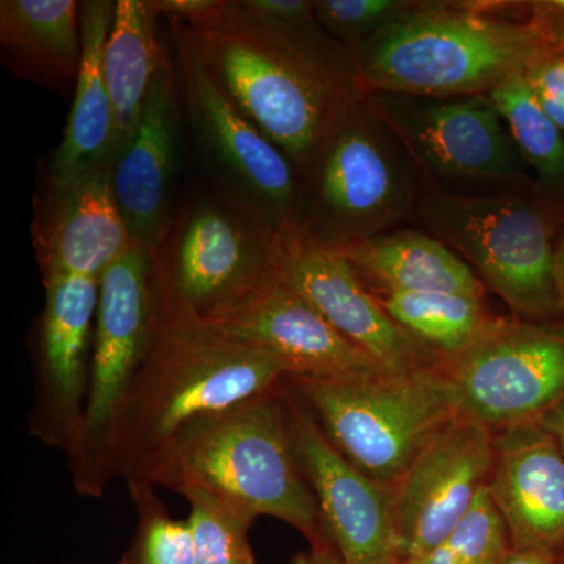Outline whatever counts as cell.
Returning <instances> with one entry per match:
<instances>
[{
	"mask_svg": "<svg viewBox=\"0 0 564 564\" xmlns=\"http://www.w3.org/2000/svg\"><path fill=\"white\" fill-rule=\"evenodd\" d=\"M540 425L555 437L564 454V400L540 419Z\"/></svg>",
	"mask_w": 564,
	"mask_h": 564,
	"instance_id": "36",
	"label": "cell"
},
{
	"mask_svg": "<svg viewBox=\"0 0 564 564\" xmlns=\"http://www.w3.org/2000/svg\"><path fill=\"white\" fill-rule=\"evenodd\" d=\"M510 549L507 527L486 486L443 543L404 564H502Z\"/></svg>",
	"mask_w": 564,
	"mask_h": 564,
	"instance_id": "29",
	"label": "cell"
},
{
	"mask_svg": "<svg viewBox=\"0 0 564 564\" xmlns=\"http://www.w3.org/2000/svg\"><path fill=\"white\" fill-rule=\"evenodd\" d=\"M111 0H87L80 6L82 65L73 107L61 147L50 169V185H68L99 166L113 163L115 113L104 74V52L113 24Z\"/></svg>",
	"mask_w": 564,
	"mask_h": 564,
	"instance_id": "21",
	"label": "cell"
},
{
	"mask_svg": "<svg viewBox=\"0 0 564 564\" xmlns=\"http://www.w3.org/2000/svg\"><path fill=\"white\" fill-rule=\"evenodd\" d=\"M486 96L529 166L536 195L564 206V132L541 107L525 73L516 74Z\"/></svg>",
	"mask_w": 564,
	"mask_h": 564,
	"instance_id": "25",
	"label": "cell"
},
{
	"mask_svg": "<svg viewBox=\"0 0 564 564\" xmlns=\"http://www.w3.org/2000/svg\"><path fill=\"white\" fill-rule=\"evenodd\" d=\"M133 481L180 494L204 489L256 519H280L310 547L334 549L296 454L284 383L193 426Z\"/></svg>",
	"mask_w": 564,
	"mask_h": 564,
	"instance_id": "4",
	"label": "cell"
},
{
	"mask_svg": "<svg viewBox=\"0 0 564 564\" xmlns=\"http://www.w3.org/2000/svg\"><path fill=\"white\" fill-rule=\"evenodd\" d=\"M282 280L386 372L410 375L441 367L440 355L393 321L339 251L293 243Z\"/></svg>",
	"mask_w": 564,
	"mask_h": 564,
	"instance_id": "17",
	"label": "cell"
},
{
	"mask_svg": "<svg viewBox=\"0 0 564 564\" xmlns=\"http://www.w3.org/2000/svg\"><path fill=\"white\" fill-rule=\"evenodd\" d=\"M496 459L494 430L458 415L434 434L395 485L403 564L443 543L473 510Z\"/></svg>",
	"mask_w": 564,
	"mask_h": 564,
	"instance_id": "15",
	"label": "cell"
},
{
	"mask_svg": "<svg viewBox=\"0 0 564 564\" xmlns=\"http://www.w3.org/2000/svg\"><path fill=\"white\" fill-rule=\"evenodd\" d=\"M284 391L296 454L337 554L348 564H403L395 485L375 480L348 462L285 380Z\"/></svg>",
	"mask_w": 564,
	"mask_h": 564,
	"instance_id": "14",
	"label": "cell"
},
{
	"mask_svg": "<svg viewBox=\"0 0 564 564\" xmlns=\"http://www.w3.org/2000/svg\"><path fill=\"white\" fill-rule=\"evenodd\" d=\"M288 377L270 352L159 307L154 339L118 421L117 477L141 480L193 426L274 391Z\"/></svg>",
	"mask_w": 564,
	"mask_h": 564,
	"instance_id": "2",
	"label": "cell"
},
{
	"mask_svg": "<svg viewBox=\"0 0 564 564\" xmlns=\"http://www.w3.org/2000/svg\"><path fill=\"white\" fill-rule=\"evenodd\" d=\"M527 20L552 46H564V0H521Z\"/></svg>",
	"mask_w": 564,
	"mask_h": 564,
	"instance_id": "33",
	"label": "cell"
},
{
	"mask_svg": "<svg viewBox=\"0 0 564 564\" xmlns=\"http://www.w3.org/2000/svg\"><path fill=\"white\" fill-rule=\"evenodd\" d=\"M525 77L545 113L564 132V46H545L529 63Z\"/></svg>",
	"mask_w": 564,
	"mask_h": 564,
	"instance_id": "31",
	"label": "cell"
},
{
	"mask_svg": "<svg viewBox=\"0 0 564 564\" xmlns=\"http://www.w3.org/2000/svg\"><path fill=\"white\" fill-rule=\"evenodd\" d=\"M545 46L521 0H414L350 54L362 93L463 98L525 73Z\"/></svg>",
	"mask_w": 564,
	"mask_h": 564,
	"instance_id": "3",
	"label": "cell"
},
{
	"mask_svg": "<svg viewBox=\"0 0 564 564\" xmlns=\"http://www.w3.org/2000/svg\"><path fill=\"white\" fill-rule=\"evenodd\" d=\"M560 564H564V549L562 552H560Z\"/></svg>",
	"mask_w": 564,
	"mask_h": 564,
	"instance_id": "38",
	"label": "cell"
},
{
	"mask_svg": "<svg viewBox=\"0 0 564 564\" xmlns=\"http://www.w3.org/2000/svg\"><path fill=\"white\" fill-rule=\"evenodd\" d=\"M414 0H314L323 31L345 50L355 51L399 20Z\"/></svg>",
	"mask_w": 564,
	"mask_h": 564,
	"instance_id": "30",
	"label": "cell"
},
{
	"mask_svg": "<svg viewBox=\"0 0 564 564\" xmlns=\"http://www.w3.org/2000/svg\"><path fill=\"white\" fill-rule=\"evenodd\" d=\"M181 496L191 507L185 521L196 564H256L248 540L254 516L204 489H185Z\"/></svg>",
	"mask_w": 564,
	"mask_h": 564,
	"instance_id": "27",
	"label": "cell"
},
{
	"mask_svg": "<svg viewBox=\"0 0 564 564\" xmlns=\"http://www.w3.org/2000/svg\"><path fill=\"white\" fill-rule=\"evenodd\" d=\"M329 443L375 480L397 485L425 444L462 415L441 367L355 380L285 378Z\"/></svg>",
	"mask_w": 564,
	"mask_h": 564,
	"instance_id": "8",
	"label": "cell"
},
{
	"mask_svg": "<svg viewBox=\"0 0 564 564\" xmlns=\"http://www.w3.org/2000/svg\"><path fill=\"white\" fill-rule=\"evenodd\" d=\"M182 110L176 69L163 51L139 126L111 163V188L133 243L154 251L177 209Z\"/></svg>",
	"mask_w": 564,
	"mask_h": 564,
	"instance_id": "16",
	"label": "cell"
},
{
	"mask_svg": "<svg viewBox=\"0 0 564 564\" xmlns=\"http://www.w3.org/2000/svg\"><path fill=\"white\" fill-rule=\"evenodd\" d=\"M558 555L544 549H510L502 564H560Z\"/></svg>",
	"mask_w": 564,
	"mask_h": 564,
	"instance_id": "34",
	"label": "cell"
},
{
	"mask_svg": "<svg viewBox=\"0 0 564 564\" xmlns=\"http://www.w3.org/2000/svg\"><path fill=\"white\" fill-rule=\"evenodd\" d=\"M564 206L536 192L452 196L425 192L411 226L463 259L522 321H562L555 242Z\"/></svg>",
	"mask_w": 564,
	"mask_h": 564,
	"instance_id": "7",
	"label": "cell"
},
{
	"mask_svg": "<svg viewBox=\"0 0 564 564\" xmlns=\"http://www.w3.org/2000/svg\"><path fill=\"white\" fill-rule=\"evenodd\" d=\"M214 325L273 355L284 364L289 377L355 380L391 375L345 339L284 280L243 310Z\"/></svg>",
	"mask_w": 564,
	"mask_h": 564,
	"instance_id": "18",
	"label": "cell"
},
{
	"mask_svg": "<svg viewBox=\"0 0 564 564\" xmlns=\"http://www.w3.org/2000/svg\"><path fill=\"white\" fill-rule=\"evenodd\" d=\"M496 459L488 491L511 549H564V454L540 422L494 432Z\"/></svg>",
	"mask_w": 564,
	"mask_h": 564,
	"instance_id": "19",
	"label": "cell"
},
{
	"mask_svg": "<svg viewBox=\"0 0 564 564\" xmlns=\"http://www.w3.org/2000/svg\"><path fill=\"white\" fill-rule=\"evenodd\" d=\"M364 98L413 159L425 192L496 196L534 192L533 177L488 96Z\"/></svg>",
	"mask_w": 564,
	"mask_h": 564,
	"instance_id": "11",
	"label": "cell"
},
{
	"mask_svg": "<svg viewBox=\"0 0 564 564\" xmlns=\"http://www.w3.org/2000/svg\"><path fill=\"white\" fill-rule=\"evenodd\" d=\"M293 243L217 193L198 196L152 251L159 307L220 322L280 284Z\"/></svg>",
	"mask_w": 564,
	"mask_h": 564,
	"instance_id": "6",
	"label": "cell"
},
{
	"mask_svg": "<svg viewBox=\"0 0 564 564\" xmlns=\"http://www.w3.org/2000/svg\"><path fill=\"white\" fill-rule=\"evenodd\" d=\"M254 17L284 25H307L317 22L314 0H240Z\"/></svg>",
	"mask_w": 564,
	"mask_h": 564,
	"instance_id": "32",
	"label": "cell"
},
{
	"mask_svg": "<svg viewBox=\"0 0 564 564\" xmlns=\"http://www.w3.org/2000/svg\"><path fill=\"white\" fill-rule=\"evenodd\" d=\"M80 6L76 0H2L3 65L47 90L74 93L84 54Z\"/></svg>",
	"mask_w": 564,
	"mask_h": 564,
	"instance_id": "22",
	"label": "cell"
},
{
	"mask_svg": "<svg viewBox=\"0 0 564 564\" xmlns=\"http://www.w3.org/2000/svg\"><path fill=\"white\" fill-rule=\"evenodd\" d=\"M393 321L451 359L473 347L497 321L485 299L458 293H391L377 296Z\"/></svg>",
	"mask_w": 564,
	"mask_h": 564,
	"instance_id": "26",
	"label": "cell"
},
{
	"mask_svg": "<svg viewBox=\"0 0 564 564\" xmlns=\"http://www.w3.org/2000/svg\"><path fill=\"white\" fill-rule=\"evenodd\" d=\"M166 20L300 176L345 107L362 93L350 51L318 22L278 24L254 17L240 0H212L192 20Z\"/></svg>",
	"mask_w": 564,
	"mask_h": 564,
	"instance_id": "1",
	"label": "cell"
},
{
	"mask_svg": "<svg viewBox=\"0 0 564 564\" xmlns=\"http://www.w3.org/2000/svg\"><path fill=\"white\" fill-rule=\"evenodd\" d=\"M441 369L459 410L488 429L540 422L564 400V322L497 317L462 355Z\"/></svg>",
	"mask_w": 564,
	"mask_h": 564,
	"instance_id": "12",
	"label": "cell"
},
{
	"mask_svg": "<svg viewBox=\"0 0 564 564\" xmlns=\"http://www.w3.org/2000/svg\"><path fill=\"white\" fill-rule=\"evenodd\" d=\"M300 242L343 251L411 226L425 187L402 141L356 96L302 176Z\"/></svg>",
	"mask_w": 564,
	"mask_h": 564,
	"instance_id": "5",
	"label": "cell"
},
{
	"mask_svg": "<svg viewBox=\"0 0 564 564\" xmlns=\"http://www.w3.org/2000/svg\"><path fill=\"white\" fill-rule=\"evenodd\" d=\"M375 296L458 293L486 299L474 270L436 237L403 226L339 251Z\"/></svg>",
	"mask_w": 564,
	"mask_h": 564,
	"instance_id": "23",
	"label": "cell"
},
{
	"mask_svg": "<svg viewBox=\"0 0 564 564\" xmlns=\"http://www.w3.org/2000/svg\"><path fill=\"white\" fill-rule=\"evenodd\" d=\"M126 485L139 519L131 544L117 564H196L187 521L166 511L155 486L147 481Z\"/></svg>",
	"mask_w": 564,
	"mask_h": 564,
	"instance_id": "28",
	"label": "cell"
},
{
	"mask_svg": "<svg viewBox=\"0 0 564 564\" xmlns=\"http://www.w3.org/2000/svg\"><path fill=\"white\" fill-rule=\"evenodd\" d=\"M46 302L33 336V403L29 432L68 455L87 403L99 281L57 276L43 281Z\"/></svg>",
	"mask_w": 564,
	"mask_h": 564,
	"instance_id": "13",
	"label": "cell"
},
{
	"mask_svg": "<svg viewBox=\"0 0 564 564\" xmlns=\"http://www.w3.org/2000/svg\"><path fill=\"white\" fill-rule=\"evenodd\" d=\"M182 110L212 191L300 242L302 180L293 163L204 66L169 21Z\"/></svg>",
	"mask_w": 564,
	"mask_h": 564,
	"instance_id": "10",
	"label": "cell"
},
{
	"mask_svg": "<svg viewBox=\"0 0 564 564\" xmlns=\"http://www.w3.org/2000/svg\"><path fill=\"white\" fill-rule=\"evenodd\" d=\"M555 281L558 292L560 313L564 322V215L555 242Z\"/></svg>",
	"mask_w": 564,
	"mask_h": 564,
	"instance_id": "37",
	"label": "cell"
},
{
	"mask_svg": "<svg viewBox=\"0 0 564 564\" xmlns=\"http://www.w3.org/2000/svg\"><path fill=\"white\" fill-rule=\"evenodd\" d=\"M159 321L152 251L133 243L99 280L90 384L79 437L68 458L74 489L99 499L115 470V436Z\"/></svg>",
	"mask_w": 564,
	"mask_h": 564,
	"instance_id": "9",
	"label": "cell"
},
{
	"mask_svg": "<svg viewBox=\"0 0 564 564\" xmlns=\"http://www.w3.org/2000/svg\"><path fill=\"white\" fill-rule=\"evenodd\" d=\"M158 10L152 0H118L104 74L115 113L113 161L139 126L163 50L159 46Z\"/></svg>",
	"mask_w": 564,
	"mask_h": 564,
	"instance_id": "24",
	"label": "cell"
},
{
	"mask_svg": "<svg viewBox=\"0 0 564 564\" xmlns=\"http://www.w3.org/2000/svg\"><path fill=\"white\" fill-rule=\"evenodd\" d=\"M43 281L57 276L101 280L133 245L111 188V163L68 185H50L33 225Z\"/></svg>",
	"mask_w": 564,
	"mask_h": 564,
	"instance_id": "20",
	"label": "cell"
},
{
	"mask_svg": "<svg viewBox=\"0 0 564 564\" xmlns=\"http://www.w3.org/2000/svg\"><path fill=\"white\" fill-rule=\"evenodd\" d=\"M289 564H348L336 549H313L300 552Z\"/></svg>",
	"mask_w": 564,
	"mask_h": 564,
	"instance_id": "35",
	"label": "cell"
}]
</instances>
